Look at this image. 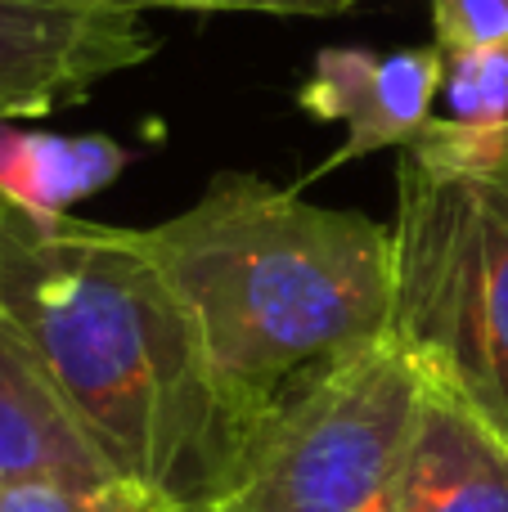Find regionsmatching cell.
Returning <instances> with one entry per match:
<instances>
[{"mask_svg": "<svg viewBox=\"0 0 508 512\" xmlns=\"http://www.w3.org/2000/svg\"><path fill=\"white\" fill-rule=\"evenodd\" d=\"M392 337L508 436V122L432 117L396 162Z\"/></svg>", "mask_w": 508, "mask_h": 512, "instance_id": "3", "label": "cell"}, {"mask_svg": "<svg viewBox=\"0 0 508 512\" xmlns=\"http://www.w3.org/2000/svg\"><path fill=\"white\" fill-rule=\"evenodd\" d=\"M396 512H508V436L428 378Z\"/></svg>", "mask_w": 508, "mask_h": 512, "instance_id": "7", "label": "cell"}, {"mask_svg": "<svg viewBox=\"0 0 508 512\" xmlns=\"http://www.w3.org/2000/svg\"><path fill=\"white\" fill-rule=\"evenodd\" d=\"M428 373L396 337L329 364L257 423L203 512H396Z\"/></svg>", "mask_w": 508, "mask_h": 512, "instance_id": "4", "label": "cell"}, {"mask_svg": "<svg viewBox=\"0 0 508 512\" xmlns=\"http://www.w3.org/2000/svg\"><path fill=\"white\" fill-rule=\"evenodd\" d=\"M432 45L441 54H468L486 45H508V0H428Z\"/></svg>", "mask_w": 508, "mask_h": 512, "instance_id": "12", "label": "cell"}, {"mask_svg": "<svg viewBox=\"0 0 508 512\" xmlns=\"http://www.w3.org/2000/svg\"><path fill=\"white\" fill-rule=\"evenodd\" d=\"M446 90V54L437 45L374 54L356 45H333L315 54L311 81L297 90V108L315 122H342L347 140L306 180L338 171L342 162L383 149H410L432 126V104Z\"/></svg>", "mask_w": 508, "mask_h": 512, "instance_id": "6", "label": "cell"}, {"mask_svg": "<svg viewBox=\"0 0 508 512\" xmlns=\"http://www.w3.org/2000/svg\"><path fill=\"white\" fill-rule=\"evenodd\" d=\"M158 54L144 18L72 0H0V122H36L90 99Z\"/></svg>", "mask_w": 508, "mask_h": 512, "instance_id": "5", "label": "cell"}, {"mask_svg": "<svg viewBox=\"0 0 508 512\" xmlns=\"http://www.w3.org/2000/svg\"><path fill=\"white\" fill-rule=\"evenodd\" d=\"M126 149L113 135H50L0 122V194L32 216H68L72 203L108 189L126 171Z\"/></svg>", "mask_w": 508, "mask_h": 512, "instance_id": "9", "label": "cell"}, {"mask_svg": "<svg viewBox=\"0 0 508 512\" xmlns=\"http://www.w3.org/2000/svg\"><path fill=\"white\" fill-rule=\"evenodd\" d=\"M5 207H9V203H5V194H0V212H5Z\"/></svg>", "mask_w": 508, "mask_h": 512, "instance_id": "14", "label": "cell"}, {"mask_svg": "<svg viewBox=\"0 0 508 512\" xmlns=\"http://www.w3.org/2000/svg\"><path fill=\"white\" fill-rule=\"evenodd\" d=\"M90 9L144 18L149 9H198V14H293V18H329L347 14L356 0H72Z\"/></svg>", "mask_w": 508, "mask_h": 512, "instance_id": "13", "label": "cell"}, {"mask_svg": "<svg viewBox=\"0 0 508 512\" xmlns=\"http://www.w3.org/2000/svg\"><path fill=\"white\" fill-rule=\"evenodd\" d=\"M0 512H180L131 477H32L0 486Z\"/></svg>", "mask_w": 508, "mask_h": 512, "instance_id": "10", "label": "cell"}, {"mask_svg": "<svg viewBox=\"0 0 508 512\" xmlns=\"http://www.w3.org/2000/svg\"><path fill=\"white\" fill-rule=\"evenodd\" d=\"M140 234L252 432L306 378L392 337V225L365 212L221 171L185 212Z\"/></svg>", "mask_w": 508, "mask_h": 512, "instance_id": "2", "label": "cell"}, {"mask_svg": "<svg viewBox=\"0 0 508 512\" xmlns=\"http://www.w3.org/2000/svg\"><path fill=\"white\" fill-rule=\"evenodd\" d=\"M32 477H117L90 445L32 342L0 315V486Z\"/></svg>", "mask_w": 508, "mask_h": 512, "instance_id": "8", "label": "cell"}, {"mask_svg": "<svg viewBox=\"0 0 508 512\" xmlns=\"http://www.w3.org/2000/svg\"><path fill=\"white\" fill-rule=\"evenodd\" d=\"M0 315L18 324L117 477L203 512L252 427L207 364L194 315L140 230L0 212Z\"/></svg>", "mask_w": 508, "mask_h": 512, "instance_id": "1", "label": "cell"}, {"mask_svg": "<svg viewBox=\"0 0 508 512\" xmlns=\"http://www.w3.org/2000/svg\"><path fill=\"white\" fill-rule=\"evenodd\" d=\"M446 104L450 117L464 126L508 122V45L450 54L446 59Z\"/></svg>", "mask_w": 508, "mask_h": 512, "instance_id": "11", "label": "cell"}]
</instances>
